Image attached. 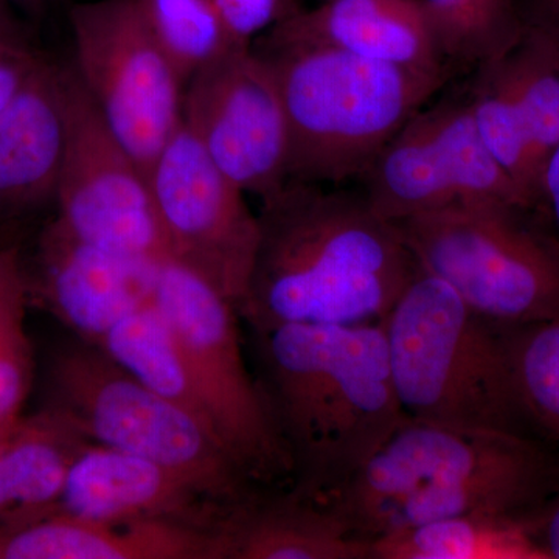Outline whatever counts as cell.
<instances>
[{"label":"cell","mask_w":559,"mask_h":559,"mask_svg":"<svg viewBox=\"0 0 559 559\" xmlns=\"http://www.w3.org/2000/svg\"><path fill=\"white\" fill-rule=\"evenodd\" d=\"M257 216L240 307L250 330L381 322L418 271L396 224L362 191L288 180Z\"/></svg>","instance_id":"6da1fadb"},{"label":"cell","mask_w":559,"mask_h":559,"mask_svg":"<svg viewBox=\"0 0 559 559\" xmlns=\"http://www.w3.org/2000/svg\"><path fill=\"white\" fill-rule=\"evenodd\" d=\"M250 331L253 371L289 457V488L323 503L407 417L382 323Z\"/></svg>","instance_id":"7a4b0ae2"},{"label":"cell","mask_w":559,"mask_h":559,"mask_svg":"<svg viewBox=\"0 0 559 559\" xmlns=\"http://www.w3.org/2000/svg\"><path fill=\"white\" fill-rule=\"evenodd\" d=\"M559 488L546 441L406 417L325 500L359 538L462 514L525 518Z\"/></svg>","instance_id":"3957f363"},{"label":"cell","mask_w":559,"mask_h":559,"mask_svg":"<svg viewBox=\"0 0 559 559\" xmlns=\"http://www.w3.org/2000/svg\"><path fill=\"white\" fill-rule=\"evenodd\" d=\"M277 79L289 132L288 180L360 179L401 128L448 84L441 76L329 47L255 49Z\"/></svg>","instance_id":"277c9868"},{"label":"cell","mask_w":559,"mask_h":559,"mask_svg":"<svg viewBox=\"0 0 559 559\" xmlns=\"http://www.w3.org/2000/svg\"><path fill=\"white\" fill-rule=\"evenodd\" d=\"M381 323L407 417L536 439L514 390L503 329L443 280L418 266Z\"/></svg>","instance_id":"5b68a950"},{"label":"cell","mask_w":559,"mask_h":559,"mask_svg":"<svg viewBox=\"0 0 559 559\" xmlns=\"http://www.w3.org/2000/svg\"><path fill=\"white\" fill-rule=\"evenodd\" d=\"M535 212L477 201L395 224L423 271L481 318L514 329L559 316V234L539 227Z\"/></svg>","instance_id":"8992f818"},{"label":"cell","mask_w":559,"mask_h":559,"mask_svg":"<svg viewBox=\"0 0 559 559\" xmlns=\"http://www.w3.org/2000/svg\"><path fill=\"white\" fill-rule=\"evenodd\" d=\"M47 407L92 443L167 466L223 506L261 488L198 419L146 388L97 344L76 337L61 345L47 367Z\"/></svg>","instance_id":"52a82bcc"},{"label":"cell","mask_w":559,"mask_h":559,"mask_svg":"<svg viewBox=\"0 0 559 559\" xmlns=\"http://www.w3.org/2000/svg\"><path fill=\"white\" fill-rule=\"evenodd\" d=\"M153 299L178 336L221 447L257 487H289V457L248 367L237 307L173 260L157 266Z\"/></svg>","instance_id":"ba28073f"},{"label":"cell","mask_w":559,"mask_h":559,"mask_svg":"<svg viewBox=\"0 0 559 559\" xmlns=\"http://www.w3.org/2000/svg\"><path fill=\"white\" fill-rule=\"evenodd\" d=\"M73 68L117 139L148 178L182 124L186 84L135 0H92L69 14Z\"/></svg>","instance_id":"9c48e42d"},{"label":"cell","mask_w":559,"mask_h":559,"mask_svg":"<svg viewBox=\"0 0 559 559\" xmlns=\"http://www.w3.org/2000/svg\"><path fill=\"white\" fill-rule=\"evenodd\" d=\"M360 180L371 207L393 223L477 201L539 210L485 145L466 90L419 109Z\"/></svg>","instance_id":"30bf717a"},{"label":"cell","mask_w":559,"mask_h":559,"mask_svg":"<svg viewBox=\"0 0 559 559\" xmlns=\"http://www.w3.org/2000/svg\"><path fill=\"white\" fill-rule=\"evenodd\" d=\"M68 146L58 183L57 218L73 235L127 259L171 260L150 180L117 139L66 64Z\"/></svg>","instance_id":"8fae6325"},{"label":"cell","mask_w":559,"mask_h":559,"mask_svg":"<svg viewBox=\"0 0 559 559\" xmlns=\"http://www.w3.org/2000/svg\"><path fill=\"white\" fill-rule=\"evenodd\" d=\"M148 180L170 259L240 312L259 245V216L245 191L213 164L183 120Z\"/></svg>","instance_id":"7c38bea8"},{"label":"cell","mask_w":559,"mask_h":559,"mask_svg":"<svg viewBox=\"0 0 559 559\" xmlns=\"http://www.w3.org/2000/svg\"><path fill=\"white\" fill-rule=\"evenodd\" d=\"M182 120L245 193L263 201L288 182L285 106L274 70L253 47L231 51L187 83Z\"/></svg>","instance_id":"4fadbf2b"},{"label":"cell","mask_w":559,"mask_h":559,"mask_svg":"<svg viewBox=\"0 0 559 559\" xmlns=\"http://www.w3.org/2000/svg\"><path fill=\"white\" fill-rule=\"evenodd\" d=\"M466 94L485 145L536 207L559 142V49L525 27L516 46L473 70Z\"/></svg>","instance_id":"5bb4252c"},{"label":"cell","mask_w":559,"mask_h":559,"mask_svg":"<svg viewBox=\"0 0 559 559\" xmlns=\"http://www.w3.org/2000/svg\"><path fill=\"white\" fill-rule=\"evenodd\" d=\"M229 507L167 466L90 441L70 465L55 511L102 524L173 522L216 532Z\"/></svg>","instance_id":"9a60e30c"},{"label":"cell","mask_w":559,"mask_h":559,"mask_svg":"<svg viewBox=\"0 0 559 559\" xmlns=\"http://www.w3.org/2000/svg\"><path fill=\"white\" fill-rule=\"evenodd\" d=\"M159 264L97 248L57 218L40 238L38 272L35 278L27 275L28 296L36 294L76 337L97 344L153 299Z\"/></svg>","instance_id":"2e32d148"},{"label":"cell","mask_w":559,"mask_h":559,"mask_svg":"<svg viewBox=\"0 0 559 559\" xmlns=\"http://www.w3.org/2000/svg\"><path fill=\"white\" fill-rule=\"evenodd\" d=\"M329 47L367 60L455 75L425 0H325L261 35L255 49Z\"/></svg>","instance_id":"e0dca14e"},{"label":"cell","mask_w":559,"mask_h":559,"mask_svg":"<svg viewBox=\"0 0 559 559\" xmlns=\"http://www.w3.org/2000/svg\"><path fill=\"white\" fill-rule=\"evenodd\" d=\"M68 128L66 64L43 58L0 114V219L57 202Z\"/></svg>","instance_id":"ac0fdd59"},{"label":"cell","mask_w":559,"mask_h":559,"mask_svg":"<svg viewBox=\"0 0 559 559\" xmlns=\"http://www.w3.org/2000/svg\"><path fill=\"white\" fill-rule=\"evenodd\" d=\"M216 535L219 559H370V540L289 487L257 488L238 500Z\"/></svg>","instance_id":"d6986e66"},{"label":"cell","mask_w":559,"mask_h":559,"mask_svg":"<svg viewBox=\"0 0 559 559\" xmlns=\"http://www.w3.org/2000/svg\"><path fill=\"white\" fill-rule=\"evenodd\" d=\"M0 559H219V546L216 532L190 525H110L55 511L0 530Z\"/></svg>","instance_id":"ffe728a7"},{"label":"cell","mask_w":559,"mask_h":559,"mask_svg":"<svg viewBox=\"0 0 559 559\" xmlns=\"http://www.w3.org/2000/svg\"><path fill=\"white\" fill-rule=\"evenodd\" d=\"M87 443L49 407L22 418L0 444V530L55 513L70 465Z\"/></svg>","instance_id":"44dd1931"},{"label":"cell","mask_w":559,"mask_h":559,"mask_svg":"<svg viewBox=\"0 0 559 559\" xmlns=\"http://www.w3.org/2000/svg\"><path fill=\"white\" fill-rule=\"evenodd\" d=\"M370 559H547L527 520L462 514L384 533L370 540Z\"/></svg>","instance_id":"7402d4cb"},{"label":"cell","mask_w":559,"mask_h":559,"mask_svg":"<svg viewBox=\"0 0 559 559\" xmlns=\"http://www.w3.org/2000/svg\"><path fill=\"white\" fill-rule=\"evenodd\" d=\"M97 345L142 384L186 411L215 437L178 336L154 299L121 320Z\"/></svg>","instance_id":"603a6c76"},{"label":"cell","mask_w":559,"mask_h":559,"mask_svg":"<svg viewBox=\"0 0 559 559\" xmlns=\"http://www.w3.org/2000/svg\"><path fill=\"white\" fill-rule=\"evenodd\" d=\"M425 2L455 75L502 57L525 32L518 0Z\"/></svg>","instance_id":"cb8c5ba5"},{"label":"cell","mask_w":559,"mask_h":559,"mask_svg":"<svg viewBox=\"0 0 559 559\" xmlns=\"http://www.w3.org/2000/svg\"><path fill=\"white\" fill-rule=\"evenodd\" d=\"M140 16L182 83L238 46L215 0H135Z\"/></svg>","instance_id":"d4e9b609"},{"label":"cell","mask_w":559,"mask_h":559,"mask_svg":"<svg viewBox=\"0 0 559 559\" xmlns=\"http://www.w3.org/2000/svg\"><path fill=\"white\" fill-rule=\"evenodd\" d=\"M514 390L536 439L559 444V316L503 329Z\"/></svg>","instance_id":"484cf974"},{"label":"cell","mask_w":559,"mask_h":559,"mask_svg":"<svg viewBox=\"0 0 559 559\" xmlns=\"http://www.w3.org/2000/svg\"><path fill=\"white\" fill-rule=\"evenodd\" d=\"M28 283L20 245H0V425L24 417L33 382V352L25 329Z\"/></svg>","instance_id":"4316f807"},{"label":"cell","mask_w":559,"mask_h":559,"mask_svg":"<svg viewBox=\"0 0 559 559\" xmlns=\"http://www.w3.org/2000/svg\"><path fill=\"white\" fill-rule=\"evenodd\" d=\"M238 46L252 47L271 28L305 9L301 0H215Z\"/></svg>","instance_id":"83f0119b"},{"label":"cell","mask_w":559,"mask_h":559,"mask_svg":"<svg viewBox=\"0 0 559 559\" xmlns=\"http://www.w3.org/2000/svg\"><path fill=\"white\" fill-rule=\"evenodd\" d=\"M43 58L31 44L0 39V114L27 83Z\"/></svg>","instance_id":"f1b7e54d"},{"label":"cell","mask_w":559,"mask_h":559,"mask_svg":"<svg viewBox=\"0 0 559 559\" xmlns=\"http://www.w3.org/2000/svg\"><path fill=\"white\" fill-rule=\"evenodd\" d=\"M525 520L546 558L559 559V488Z\"/></svg>","instance_id":"f546056e"},{"label":"cell","mask_w":559,"mask_h":559,"mask_svg":"<svg viewBox=\"0 0 559 559\" xmlns=\"http://www.w3.org/2000/svg\"><path fill=\"white\" fill-rule=\"evenodd\" d=\"M522 20L559 49V0H518Z\"/></svg>","instance_id":"4dcf8cb0"},{"label":"cell","mask_w":559,"mask_h":559,"mask_svg":"<svg viewBox=\"0 0 559 559\" xmlns=\"http://www.w3.org/2000/svg\"><path fill=\"white\" fill-rule=\"evenodd\" d=\"M540 194H543V207L549 212L559 234V142L547 160Z\"/></svg>","instance_id":"1f68e13d"},{"label":"cell","mask_w":559,"mask_h":559,"mask_svg":"<svg viewBox=\"0 0 559 559\" xmlns=\"http://www.w3.org/2000/svg\"><path fill=\"white\" fill-rule=\"evenodd\" d=\"M0 39L31 44L27 32L17 17L16 9L11 5L9 0H0Z\"/></svg>","instance_id":"d6a6232c"},{"label":"cell","mask_w":559,"mask_h":559,"mask_svg":"<svg viewBox=\"0 0 559 559\" xmlns=\"http://www.w3.org/2000/svg\"><path fill=\"white\" fill-rule=\"evenodd\" d=\"M9 2L14 9L36 20V17L46 16L47 11H49L58 0H9Z\"/></svg>","instance_id":"836d02e7"},{"label":"cell","mask_w":559,"mask_h":559,"mask_svg":"<svg viewBox=\"0 0 559 559\" xmlns=\"http://www.w3.org/2000/svg\"><path fill=\"white\" fill-rule=\"evenodd\" d=\"M21 419L20 421L11 423V425H0V444H2L3 441H5L7 437H9L14 429H16V426L20 425Z\"/></svg>","instance_id":"e575fe53"},{"label":"cell","mask_w":559,"mask_h":559,"mask_svg":"<svg viewBox=\"0 0 559 559\" xmlns=\"http://www.w3.org/2000/svg\"><path fill=\"white\" fill-rule=\"evenodd\" d=\"M3 224H5V221L0 219V227H2ZM0 242H3V240H0Z\"/></svg>","instance_id":"d590c367"},{"label":"cell","mask_w":559,"mask_h":559,"mask_svg":"<svg viewBox=\"0 0 559 559\" xmlns=\"http://www.w3.org/2000/svg\"><path fill=\"white\" fill-rule=\"evenodd\" d=\"M319 2H325V0H318V3H319Z\"/></svg>","instance_id":"8d00e7d4"},{"label":"cell","mask_w":559,"mask_h":559,"mask_svg":"<svg viewBox=\"0 0 559 559\" xmlns=\"http://www.w3.org/2000/svg\"><path fill=\"white\" fill-rule=\"evenodd\" d=\"M3 242H5V241H3ZM0 245H2V242H0Z\"/></svg>","instance_id":"74e56055"}]
</instances>
